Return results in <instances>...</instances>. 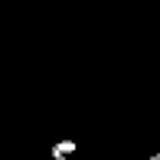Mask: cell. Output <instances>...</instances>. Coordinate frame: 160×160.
I'll return each mask as SVG.
<instances>
[{"label": "cell", "mask_w": 160, "mask_h": 160, "mask_svg": "<svg viewBox=\"0 0 160 160\" xmlns=\"http://www.w3.org/2000/svg\"><path fill=\"white\" fill-rule=\"evenodd\" d=\"M52 150H56V154H72V150H78V144L75 141H59V144H52Z\"/></svg>", "instance_id": "obj_1"}, {"label": "cell", "mask_w": 160, "mask_h": 160, "mask_svg": "<svg viewBox=\"0 0 160 160\" xmlns=\"http://www.w3.org/2000/svg\"><path fill=\"white\" fill-rule=\"evenodd\" d=\"M49 154H52V160H69V157H62V154H56L52 147H49Z\"/></svg>", "instance_id": "obj_2"}, {"label": "cell", "mask_w": 160, "mask_h": 160, "mask_svg": "<svg viewBox=\"0 0 160 160\" xmlns=\"http://www.w3.org/2000/svg\"><path fill=\"white\" fill-rule=\"evenodd\" d=\"M150 160H160V154H154V157H150Z\"/></svg>", "instance_id": "obj_3"}]
</instances>
